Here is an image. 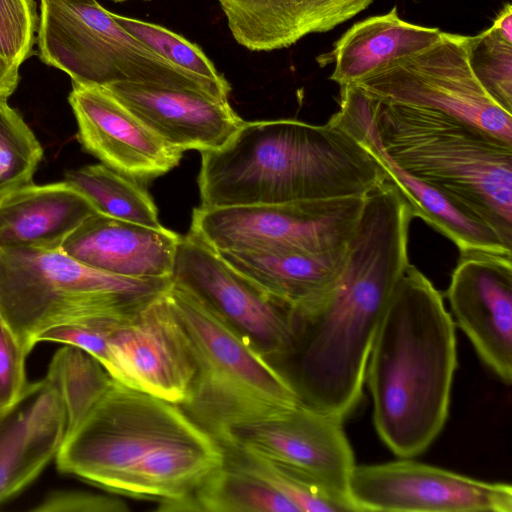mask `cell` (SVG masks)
Segmentation results:
<instances>
[{"instance_id":"cell-1","label":"cell","mask_w":512,"mask_h":512,"mask_svg":"<svg viewBox=\"0 0 512 512\" xmlns=\"http://www.w3.org/2000/svg\"><path fill=\"white\" fill-rule=\"evenodd\" d=\"M413 218L393 184L371 191L342 273L323 293L292 310L291 346L276 367L300 404L344 421L361 401L376 333L410 264Z\"/></svg>"},{"instance_id":"cell-2","label":"cell","mask_w":512,"mask_h":512,"mask_svg":"<svg viewBox=\"0 0 512 512\" xmlns=\"http://www.w3.org/2000/svg\"><path fill=\"white\" fill-rule=\"evenodd\" d=\"M201 155L204 208L366 197L388 180L365 146L331 119L244 121L224 146Z\"/></svg>"},{"instance_id":"cell-3","label":"cell","mask_w":512,"mask_h":512,"mask_svg":"<svg viewBox=\"0 0 512 512\" xmlns=\"http://www.w3.org/2000/svg\"><path fill=\"white\" fill-rule=\"evenodd\" d=\"M455 325L432 282L409 264L376 333L366 368L373 421L396 456L424 452L449 413Z\"/></svg>"},{"instance_id":"cell-4","label":"cell","mask_w":512,"mask_h":512,"mask_svg":"<svg viewBox=\"0 0 512 512\" xmlns=\"http://www.w3.org/2000/svg\"><path fill=\"white\" fill-rule=\"evenodd\" d=\"M207 432L185 410L116 380L66 433L59 471L110 493L160 499L187 445Z\"/></svg>"},{"instance_id":"cell-5","label":"cell","mask_w":512,"mask_h":512,"mask_svg":"<svg viewBox=\"0 0 512 512\" xmlns=\"http://www.w3.org/2000/svg\"><path fill=\"white\" fill-rule=\"evenodd\" d=\"M372 98L392 160L512 248V143L440 111Z\"/></svg>"},{"instance_id":"cell-6","label":"cell","mask_w":512,"mask_h":512,"mask_svg":"<svg viewBox=\"0 0 512 512\" xmlns=\"http://www.w3.org/2000/svg\"><path fill=\"white\" fill-rule=\"evenodd\" d=\"M165 293L196 365L181 407L219 443L237 428L300 404L276 365L204 301L172 281Z\"/></svg>"},{"instance_id":"cell-7","label":"cell","mask_w":512,"mask_h":512,"mask_svg":"<svg viewBox=\"0 0 512 512\" xmlns=\"http://www.w3.org/2000/svg\"><path fill=\"white\" fill-rule=\"evenodd\" d=\"M170 284L106 273L61 249L0 247V316L27 354L51 328L128 315Z\"/></svg>"},{"instance_id":"cell-8","label":"cell","mask_w":512,"mask_h":512,"mask_svg":"<svg viewBox=\"0 0 512 512\" xmlns=\"http://www.w3.org/2000/svg\"><path fill=\"white\" fill-rule=\"evenodd\" d=\"M39 58L73 83L183 89L228 101L231 87L188 73L131 35L96 0H40Z\"/></svg>"},{"instance_id":"cell-9","label":"cell","mask_w":512,"mask_h":512,"mask_svg":"<svg viewBox=\"0 0 512 512\" xmlns=\"http://www.w3.org/2000/svg\"><path fill=\"white\" fill-rule=\"evenodd\" d=\"M365 198L200 206L190 233L216 251L325 253L350 244Z\"/></svg>"},{"instance_id":"cell-10","label":"cell","mask_w":512,"mask_h":512,"mask_svg":"<svg viewBox=\"0 0 512 512\" xmlns=\"http://www.w3.org/2000/svg\"><path fill=\"white\" fill-rule=\"evenodd\" d=\"M469 38L441 32L434 44L391 61L355 85L380 101L440 111L512 143V112L475 76Z\"/></svg>"},{"instance_id":"cell-11","label":"cell","mask_w":512,"mask_h":512,"mask_svg":"<svg viewBox=\"0 0 512 512\" xmlns=\"http://www.w3.org/2000/svg\"><path fill=\"white\" fill-rule=\"evenodd\" d=\"M166 290L109 324L105 369L121 384L183 406L196 365Z\"/></svg>"},{"instance_id":"cell-12","label":"cell","mask_w":512,"mask_h":512,"mask_svg":"<svg viewBox=\"0 0 512 512\" xmlns=\"http://www.w3.org/2000/svg\"><path fill=\"white\" fill-rule=\"evenodd\" d=\"M171 281L204 301L276 366L288 354L291 309L190 232L178 244Z\"/></svg>"},{"instance_id":"cell-13","label":"cell","mask_w":512,"mask_h":512,"mask_svg":"<svg viewBox=\"0 0 512 512\" xmlns=\"http://www.w3.org/2000/svg\"><path fill=\"white\" fill-rule=\"evenodd\" d=\"M348 496L357 511H512V488L412 460L352 470Z\"/></svg>"},{"instance_id":"cell-14","label":"cell","mask_w":512,"mask_h":512,"mask_svg":"<svg viewBox=\"0 0 512 512\" xmlns=\"http://www.w3.org/2000/svg\"><path fill=\"white\" fill-rule=\"evenodd\" d=\"M342 423L298 404L276 417L231 431L220 444L292 466L348 496L356 464Z\"/></svg>"},{"instance_id":"cell-15","label":"cell","mask_w":512,"mask_h":512,"mask_svg":"<svg viewBox=\"0 0 512 512\" xmlns=\"http://www.w3.org/2000/svg\"><path fill=\"white\" fill-rule=\"evenodd\" d=\"M447 297L456 322L482 361L512 381V256L460 255Z\"/></svg>"},{"instance_id":"cell-16","label":"cell","mask_w":512,"mask_h":512,"mask_svg":"<svg viewBox=\"0 0 512 512\" xmlns=\"http://www.w3.org/2000/svg\"><path fill=\"white\" fill-rule=\"evenodd\" d=\"M83 149L134 179H151L178 165L183 152L169 146L107 88L72 82L68 96Z\"/></svg>"},{"instance_id":"cell-17","label":"cell","mask_w":512,"mask_h":512,"mask_svg":"<svg viewBox=\"0 0 512 512\" xmlns=\"http://www.w3.org/2000/svg\"><path fill=\"white\" fill-rule=\"evenodd\" d=\"M374 100L360 86L340 87L339 110L331 120L353 135L379 163L390 181L411 207L414 217L421 218L448 238L460 255L491 253L512 256L506 246L488 227L474 221L442 194L398 166L380 143L373 112Z\"/></svg>"},{"instance_id":"cell-18","label":"cell","mask_w":512,"mask_h":512,"mask_svg":"<svg viewBox=\"0 0 512 512\" xmlns=\"http://www.w3.org/2000/svg\"><path fill=\"white\" fill-rule=\"evenodd\" d=\"M105 88L165 143L181 152L217 150L244 123L229 101L199 92L129 82Z\"/></svg>"},{"instance_id":"cell-19","label":"cell","mask_w":512,"mask_h":512,"mask_svg":"<svg viewBox=\"0 0 512 512\" xmlns=\"http://www.w3.org/2000/svg\"><path fill=\"white\" fill-rule=\"evenodd\" d=\"M67 432V414L46 379L28 383L0 420V504L29 486L55 460Z\"/></svg>"},{"instance_id":"cell-20","label":"cell","mask_w":512,"mask_h":512,"mask_svg":"<svg viewBox=\"0 0 512 512\" xmlns=\"http://www.w3.org/2000/svg\"><path fill=\"white\" fill-rule=\"evenodd\" d=\"M179 234L100 213L88 218L61 250L97 270L130 278H171Z\"/></svg>"},{"instance_id":"cell-21","label":"cell","mask_w":512,"mask_h":512,"mask_svg":"<svg viewBox=\"0 0 512 512\" xmlns=\"http://www.w3.org/2000/svg\"><path fill=\"white\" fill-rule=\"evenodd\" d=\"M374 0H217L236 42L251 51L287 48L328 32Z\"/></svg>"},{"instance_id":"cell-22","label":"cell","mask_w":512,"mask_h":512,"mask_svg":"<svg viewBox=\"0 0 512 512\" xmlns=\"http://www.w3.org/2000/svg\"><path fill=\"white\" fill-rule=\"evenodd\" d=\"M96 213L92 203L65 180L31 183L0 197V247L59 250Z\"/></svg>"},{"instance_id":"cell-23","label":"cell","mask_w":512,"mask_h":512,"mask_svg":"<svg viewBox=\"0 0 512 512\" xmlns=\"http://www.w3.org/2000/svg\"><path fill=\"white\" fill-rule=\"evenodd\" d=\"M441 32L402 20L394 7L386 14L355 23L331 51L317 57V62L321 67L334 64L329 79L340 87L358 84L391 61L434 44Z\"/></svg>"},{"instance_id":"cell-24","label":"cell","mask_w":512,"mask_h":512,"mask_svg":"<svg viewBox=\"0 0 512 512\" xmlns=\"http://www.w3.org/2000/svg\"><path fill=\"white\" fill-rule=\"evenodd\" d=\"M350 244L325 253L217 252L292 312L323 293L337 280L348 261Z\"/></svg>"},{"instance_id":"cell-25","label":"cell","mask_w":512,"mask_h":512,"mask_svg":"<svg viewBox=\"0 0 512 512\" xmlns=\"http://www.w3.org/2000/svg\"><path fill=\"white\" fill-rule=\"evenodd\" d=\"M166 511L299 512L287 498L265 482L226 460L184 499Z\"/></svg>"},{"instance_id":"cell-26","label":"cell","mask_w":512,"mask_h":512,"mask_svg":"<svg viewBox=\"0 0 512 512\" xmlns=\"http://www.w3.org/2000/svg\"><path fill=\"white\" fill-rule=\"evenodd\" d=\"M64 180L100 214L148 227L162 226L149 193L132 177L104 164H94L66 172Z\"/></svg>"},{"instance_id":"cell-27","label":"cell","mask_w":512,"mask_h":512,"mask_svg":"<svg viewBox=\"0 0 512 512\" xmlns=\"http://www.w3.org/2000/svg\"><path fill=\"white\" fill-rule=\"evenodd\" d=\"M223 448L228 462L268 484L299 512L357 511L348 496L306 472L248 450Z\"/></svg>"},{"instance_id":"cell-28","label":"cell","mask_w":512,"mask_h":512,"mask_svg":"<svg viewBox=\"0 0 512 512\" xmlns=\"http://www.w3.org/2000/svg\"><path fill=\"white\" fill-rule=\"evenodd\" d=\"M45 378L64 403L67 431L81 421L115 381L98 360L72 345H64L53 355Z\"/></svg>"},{"instance_id":"cell-29","label":"cell","mask_w":512,"mask_h":512,"mask_svg":"<svg viewBox=\"0 0 512 512\" xmlns=\"http://www.w3.org/2000/svg\"><path fill=\"white\" fill-rule=\"evenodd\" d=\"M42 158L34 132L7 99H0V197L33 183Z\"/></svg>"},{"instance_id":"cell-30","label":"cell","mask_w":512,"mask_h":512,"mask_svg":"<svg viewBox=\"0 0 512 512\" xmlns=\"http://www.w3.org/2000/svg\"><path fill=\"white\" fill-rule=\"evenodd\" d=\"M114 17L131 35L174 66L214 83L230 85L206 54L183 36L158 24L118 14Z\"/></svg>"},{"instance_id":"cell-31","label":"cell","mask_w":512,"mask_h":512,"mask_svg":"<svg viewBox=\"0 0 512 512\" xmlns=\"http://www.w3.org/2000/svg\"><path fill=\"white\" fill-rule=\"evenodd\" d=\"M469 62L484 89L512 112V42L491 26L470 36Z\"/></svg>"},{"instance_id":"cell-32","label":"cell","mask_w":512,"mask_h":512,"mask_svg":"<svg viewBox=\"0 0 512 512\" xmlns=\"http://www.w3.org/2000/svg\"><path fill=\"white\" fill-rule=\"evenodd\" d=\"M37 28L34 0H0V57L19 67L33 53Z\"/></svg>"},{"instance_id":"cell-33","label":"cell","mask_w":512,"mask_h":512,"mask_svg":"<svg viewBox=\"0 0 512 512\" xmlns=\"http://www.w3.org/2000/svg\"><path fill=\"white\" fill-rule=\"evenodd\" d=\"M27 353L0 316V408L12 407L24 393Z\"/></svg>"},{"instance_id":"cell-34","label":"cell","mask_w":512,"mask_h":512,"mask_svg":"<svg viewBox=\"0 0 512 512\" xmlns=\"http://www.w3.org/2000/svg\"><path fill=\"white\" fill-rule=\"evenodd\" d=\"M33 512H126L120 498L83 490L60 489L49 492L34 507Z\"/></svg>"},{"instance_id":"cell-35","label":"cell","mask_w":512,"mask_h":512,"mask_svg":"<svg viewBox=\"0 0 512 512\" xmlns=\"http://www.w3.org/2000/svg\"><path fill=\"white\" fill-rule=\"evenodd\" d=\"M19 67L0 57V99H8L16 90L19 81Z\"/></svg>"},{"instance_id":"cell-36","label":"cell","mask_w":512,"mask_h":512,"mask_svg":"<svg viewBox=\"0 0 512 512\" xmlns=\"http://www.w3.org/2000/svg\"><path fill=\"white\" fill-rule=\"evenodd\" d=\"M492 27L495 28L505 39L512 42V7L507 3L497 15Z\"/></svg>"},{"instance_id":"cell-37","label":"cell","mask_w":512,"mask_h":512,"mask_svg":"<svg viewBox=\"0 0 512 512\" xmlns=\"http://www.w3.org/2000/svg\"><path fill=\"white\" fill-rule=\"evenodd\" d=\"M10 408H11V407H10ZM10 408H7V409H1V408H0V420L2 419V417L5 415V413H6Z\"/></svg>"},{"instance_id":"cell-38","label":"cell","mask_w":512,"mask_h":512,"mask_svg":"<svg viewBox=\"0 0 512 512\" xmlns=\"http://www.w3.org/2000/svg\"><path fill=\"white\" fill-rule=\"evenodd\" d=\"M114 2H123V1H127V0H112Z\"/></svg>"}]
</instances>
